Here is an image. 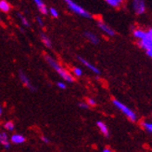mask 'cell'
Instances as JSON below:
<instances>
[{"mask_svg":"<svg viewBox=\"0 0 152 152\" xmlns=\"http://www.w3.org/2000/svg\"><path fill=\"white\" fill-rule=\"evenodd\" d=\"M57 86L59 88V89H61V90H65L66 89V84L63 82H58L57 83Z\"/></svg>","mask_w":152,"mask_h":152,"instance_id":"obj_25","label":"cell"},{"mask_svg":"<svg viewBox=\"0 0 152 152\" xmlns=\"http://www.w3.org/2000/svg\"><path fill=\"white\" fill-rule=\"evenodd\" d=\"M102 151H103V152H110V151H111V149H110V148H105Z\"/></svg>","mask_w":152,"mask_h":152,"instance_id":"obj_29","label":"cell"},{"mask_svg":"<svg viewBox=\"0 0 152 152\" xmlns=\"http://www.w3.org/2000/svg\"><path fill=\"white\" fill-rule=\"evenodd\" d=\"M19 18L20 19V21H21V22H22V24H23L24 26H29V22H28V21H27V19L25 18V17H23L22 15L20 14V13H19Z\"/></svg>","mask_w":152,"mask_h":152,"instance_id":"obj_21","label":"cell"},{"mask_svg":"<svg viewBox=\"0 0 152 152\" xmlns=\"http://www.w3.org/2000/svg\"><path fill=\"white\" fill-rule=\"evenodd\" d=\"M34 3H35V5L37 6V7H38V10H39V11L42 13V14H44V15H47L48 14V7H47V6H45V4L43 2V0H34Z\"/></svg>","mask_w":152,"mask_h":152,"instance_id":"obj_10","label":"cell"},{"mask_svg":"<svg viewBox=\"0 0 152 152\" xmlns=\"http://www.w3.org/2000/svg\"><path fill=\"white\" fill-rule=\"evenodd\" d=\"M19 75H20V81H21L22 84H23L24 86H26L27 88H29L31 90H35V87L33 86L32 83L30 82V80H29V79H28L27 76L25 75V73H23L22 71H20Z\"/></svg>","mask_w":152,"mask_h":152,"instance_id":"obj_7","label":"cell"},{"mask_svg":"<svg viewBox=\"0 0 152 152\" xmlns=\"http://www.w3.org/2000/svg\"><path fill=\"white\" fill-rule=\"evenodd\" d=\"M104 1L114 9H119L124 4V0H104Z\"/></svg>","mask_w":152,"mask_h":152,"instance_id":"obj_11","label":"cell"},{"mask_svg":"<svg viewBox=\"0 0 152 152\" xmlns=\"http://www.w3.org/2000/svg\"><path fill=\"white\" fill-rule=\"evenodd\" d=\"M2 112H3V109H2V108H1V106H0V116H1Z\"/></svg>","mask_w":152,"mask_h":152,"instance_id":"obj_30","label":"cell"},{"mask_svg":"<svg viewBox=\"0 0 152 152\" xmlns=\"http://www.w3.org/2000/svg\"><path fill=\"white\" fill-rule=\"evenodd\" d=\"M78 60L80 61V62L85 65V66H86L88 69H90L92 72H94L95 74H97V75H99L100 74V71H99V69L98 68H96L94 65H92L91 63H89L88 61H86L85 58H83V57H78Z\"/></svg>","mask_w":152,"mask_h":152,"instance_id":"obj_8","label":"cell"},{"mask_svg":"<svg viewBox=\"0 0 152 152\" xmlns=\"http://www.w3.org/2000/svg\"><path fill=\"white\" fill-rule=\"evenodd\" d=\"M151 45H152V27L147 30L145 36L141 40H139V46L145 50H148Z\"/></svg>","mask_w":152,"mask_h":152,"instance_id":"obj_4","label":"cell"},{"mask_svg":"<svg viewBox=\"0 0 152 152\" xmlns=\"http://www.w3.org/2000/svg\"><path fill=\"white\" fill-rule=\"evenodd\" d=\"M37 22H39V24H40V25H43V24H44V22H43V21H42V19H41L40 17H37Z\"/></svg>","mask_w":152,"mask_h":152,"instance_id":"obj_28","label":"cell"},{"mask_svg":"<svg viewBox=\"0 0 152 152\" xmlns=\"http://www.w3.org/2000/svg\"><path fill=\"white\" fill-rule=\"evenodd\" d=\"M72 73H73V75L75 76V77L79 78V77H82L83 70L81 69V68H79V67H74L73 70H72Z\"/></svg>","mask_w":152,"mask_h":152,"instance_id":"obj_19","label":"cell"},{"mask_svg":"<svg viewBox=\"0 0 152 152\" xmlns=\"http://www.w3.org/2000/svg\"><path fill=\"white\" fill-rule=\"evenodd\" d=\"M86 103L88 104L89 106H95L96 105V102L93 99V98H87Z\"/></svg>","mask_w":152,"mask_h":152,"instance_id":"obj_23","label":"cell"},{"mask_svg":"<svg viewBox=\"0 0 152 152\" xmlns=\"http://www.w3.org/2000/svg\"><path fill=\"white\" fill-rule=\"evenodd\" d=\"M42 141L44 142V143H45V144H48L50 141H49V139L48 138V137H45V136H43L42 137Z\"/></svg>","mask_w":152,"mask_h":152,"instance_id":"obj_27","label":"cell"},{"mask_svg":"<svg viewBox=\"0 0 152 152\" xmlns=\"http://www.w3.org/2000/svg\"><path fill=\"white\" fill-rule=\"evenodd\" d=\"M85 36L86 37V39L93 44H97L98 42H99V39H98V37L96 35H95L94 33L92 32H86L85 33Z\"/></svg>","mask_w":152,"mask_h":152,"instance_id":"obj_13","label":"cell"},{"mask_svg":"<svg viewBox=\"0 0 152 152\" xmlns=\"http://www.w3.org/2000/svg\"><path fill=\"white\" fill-rule=\"evenodd\" d=\"M133 9L135 14L142 15L146 12V3L144 0H134Z\"/></svg>","mask_w":152,"mask_h":152,"instance_id":"obj_5","label":"cell"},{"mask_svg":"<svg viewBox=\"0 0 152 152\" xmlns=\"http://www.w3.org/2000/svg\"><path fill=\"white\" fill-rule=\"evenodd\" d=\"M64 1L66 2L68 7H69V9L75 14H77L83 18H91V14L88 11H86L83 7H81L77 3H75L72 0H64Z\"/></svg>","mask_w":152,"mask_h":152,"instance_id":"obj_3","label":"cell"},{"mask_svg":"<svg viewBox=\"0 0 152 152\" xmlns=\"http://www.w3.org/2000/svg\"><path fill=\"white\" fill-rule=\"evenodd\" d=\"M10 140L14 144H22L23 142H25V137H24L23 135H21V134L15 133V134H13L11 136Z\"/></svg>","mask_w":152,"mask_h":152,"instance_id":"obj_14","label":"cell"},{"mask_svg":"<svg viewBox=\"0 0 152 152\" xmlns=\"http://www.w3.org/2000/svg\"><path fill=\"white\" fill-rule=\"evenodd\" d=\"M97 25H98V27H99V29L101 30V31L107 36H115V31H114V30L110 26H109L107 24H105L103 21H100V20L98 21L97 22Z\"/></svg>","mask_w":152,"mask_h":152,"instance_id":"obj_6","label":"cell"},{"mask_svg":"<svg viewBox=\"0 0 152 152\" xmlns=\"http://www.w3.org/2000/svg\"><path fill=\"white\" fill-rule=\"evenodd\" d=\"M0 143L2 144L3 147L6 149H9L10 148V144L9 143V137L6 133H1V137H0Z\"/></svg>","mask_w":152,"mask_h":152,"instance_id":"obj_15","label":"cell"},{"mask_svg":"<svg viewBox=\"0 0 152 152\" xmlns=\"http://www.w3.org/2000/svg\"><path fill=\"white\" fill-rule=\"evenodd\" d=\"M40 37H41L42 42L45 45V46H47L48 48H51L52 43H51V40L48 39V36H45V34H41V35H40Z\"/></svg>","mask_w":152,"mask_h":152,"instance_id":"obj_17","label":"cell"},{"mask_svg":"<svg viewBox=\"0 0 152 152\" xmlns=\"http://www.w3.org/2000/svg\"><path fill=\"white\" fill-rule=\"evenodd\" d=\"M4 128L6 130H9V131H13L14 130V123L12 121H7V122L4 124Z\"/></svg>","mask_w":152,"mask_h":152,"instance_id":"obj_20","label":"cell"},{"mask_svg":"<svg viewBox=\"0 0 152 152\" xmlns=\"http://www.w3.org/2000/svg\"><path fill=\"white\" fill-rule=\"evenodd\" d=\"M0 137H1V133H0Z\"/></svg>","mask_w":152,"mask_h":152,"instance_id":"obj_31","label":"cell"},{"mask_svg":"<svg viewBox=\"0 0 152 152\" xmlns=\"http://www.w3.org/2000/svg\"><path fill=\"white\" fill-rule=\"evenodd\" d=\"M79 106H80L81 108H83V109H87V108H89V105H88L87 103H79Z\"/></svg>","mask_w":152,"mask_h":152,"instance_id":"obj_24","label":"cell"},{"mask_svg":"<svg viewBox=\"0 0 152 152\" xmlns=\"http://www.w3.org/2000/svg\"><path fill=\"white\" fill-rule=\"evenodd\" d=\"M45 61L48 62V64L54 69L60 77H61L65 81L67 82H73L74 81V78H73V76L70 73V72H68L67 70H65L64 68L60 65L59 64H58L56 61L53 59L52 57L48 56V55H45Z\"/></svg>","mask_w":152,"mask_h":152,"instance_id":"obj_1","label":"cell"},{"mask_svg":"<svg viewBox=\"0 0 152 152\" xmlns=\"http://www.w3.org/2000/svg\"><path fill=\"white\" fill-rule=\"evenodd\" d=\"M11 10L10 3H7L6 0H0V10L3 12H9Z\"/></svg>","mask_w":152,"mask_h":152,"instance_id":"obj_16","label":"cell"},{"mask_svg":"<svg viewBox=\"0 0 152 152\" xmlns=\"http://www.w3.org/2000/svg\"><path fill=\"white\" fill-rule=\"evenodd\" d=\"M112 104L115 105L121 113L124 114V115L131 121H134H134L137 120V116H136V114L131 108H129L128 106L126 105H124V103H121V102H120V101H118L116 99H114V100H112Z\"/></svg>","mask_w":152,"mask_h":152,"instance_id":"obj_2","label":"cell"},{"mask_svg":"<svg viewBox=\"0 0 152 152\" xmlns=\"http://www.w3.org/2000/svg\"><path fill=\"white\" fill-rule=\"evenodd\" d=\"M142 127L144 128V130H146L148 133H152V122L149 121H144L142 122Z\"/></svg>","mask_w":152,"mask_h":152,"instance_id":"obj_18","label":"cell"},{"mask_svg":"<svg viewBox=\"0 0 152 152\" xmlns=\"http://www.w3.org/2000/svg\"><path fill=\"white\" fill-rule=\"evenodd\" d=\"M146 35V31L145 30H143L141 28H134L133 30V36L134 39H138V40H141L144 36Z\"/></svg>","mask_w":152,"mask_h":152,"instance_id":"obj_12","label":"cell"},{"mask_svg":"<svg viewBox=\"0 0 152 152\" xmlns=\"http://www.w3.org/2000/svg\"><path fill=\"white\" fill-rule=\"evenodd\" d=\"M146 52H147L148 56L149 58L152 59V45H151V46H150L148 50H146Z\"/></svg>","mask_w":152,"mask_h":152,"instance_id":"obj_26","label":"cell"},{"mask_svg":"<svg viewBox=\"0 0 152 152\" xmlns=\"http://www.w3.org/2000/svg\"><path fill=\"white\" fill-rule=\"evenodd\" d=\"M49 13L51 14V16H53L54 18H58V13L57 10L54 9V7H50V9H49Z\"/></svg>","mask_w":152,"mask_h":152,"instance_id":"obj_22","label":"cell"},{"mask_svg":"<svg viewBox=\"0 0 152 152\" xmlns=\"http://www.w3.org/2000/svg\"><path fill=\"white\" fill-rule=\"evenodd\" d=\"M96 126H97L98 129H99L100 133H101L104 136H106V137H108V136L110 135L109 128H108L107 125H106V124L103 122V121H97V122H96Z\"/></svg>","mask_w":152,"mask_h":152,"instance_id":"obj_9","label":"cell"}]
</instances>
